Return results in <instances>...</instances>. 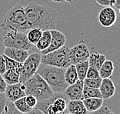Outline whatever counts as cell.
Instances as JSON below:
<instances>
[{"label":"cell","mask_w":120,"mask_h":114,"mask_svg":"<svg viewBox=\"0 0 120 114\" xmlns=\"http://www.w3.org/2000/svg\"><path fill=\"white\" fill-rule=\"evenodd\" d=\"M69 48L66 46L41 56V63L59 68H66L71 64L69 57Z\"/></svg>","instance_id":"6"},{"label":"cell","mask_w":120,"mask_h":114,"mask_svg":"<svg viewBox=\"0 0 120 114\" xmlns=\"http://www.w3.org/2000/svg\"><path fill=\"white\" fill-rule=\"evenodd\" d=\"M22 67L13 68V69L5 70V72L2 76L7 85H11V84H15L19 83V77L22 71Z\"/></svg>","instance_id":"16"},{"label":"cell","mask_w":120,"mask_h":114,"mask_svg":"<svg viewBox=\"0 0 120 114\" xmlns=\"http://www.w3.org/2000/svg\"><path fill=\"white\" fill-rule=\"evenodd\" d=\"M4 55L13 59V60H15L22 63L29 56V51L16 48L5 47Z\"/></svg>","instance_id":"15"},{"label":"cell","mask_w":120,"mask_h":114,"mask_svg":"<svg viewBox=\"0 0 120 114\" xmlns=\"http://www.w3.org/2000/svg\"><path fill=\"white\" fill-rule=\"evenodd\" d=\"M25 114H45L42 111H41L40 110L37 109V108H33L30 111H29L28 113H26Z\"/></svg>","instance_id":"36"},{"label":"cell","mask_w":120,"mask_h":114,"mask_svg":"<svg viewBox=\"0 0 120 114\" xmlns=\"http://www.w3.org/2000/svg\"><path fill=\"white\" fill-rule=\"evenodd\" d=\"M51 41V32L50 30H44L42 31V34L40 39L35 46L40 52L45 50L49 47Z\"/></svg>","instance_id":"21"},{"label":"cell","mask_w":120,"mask_h":114,"mask_svg":"<svg viewBox=\"0 0 120 114\" xmlns=\"http://www.w3.org/2000/svg\"><path fill=\"white\" fill-rule=\"evenodd\" d=\"M67 111L70 114H87L88 112L82 99L69 100L67 103Z\"/></svg>","instance_id":"17"},{"label":"cell","mask_w":120,"mask_h":114,"mask_svg":"<svg viewBox=\"0 0 120 114\" xmlns=\"http://www.w3.org/2000/svg\"><path fill=\"white\" fill-rule=\"evenodd\" d=\"M4 93L8 101L12 103L15 101L16 99L26 96L25 89H24V85L20 83L7 85Z\"/></svg>","instance_id":"12"},{"label":"cell","mask_w":120,"mask_h":114,"mask_svg":"<svg viewBox=\"0 0 120 114\" xmlns=\"http://www.w3.org/2000/svg\"><path fill=\"white\" fill-rule=\"evenodd\" d=\"M50 32H51L50 44L47 49H45V50L41 52L42 55L52 52V51L57 49L63 46L65 44L66 39H65V36L63 33H62L61 32H59V30H56L55 29H51Z\"/></svg>","instance_id":"11"},{"label":"cell","mask_w":120,"mask_h":114,"mask_svg":"<svg viewBox=\"0 0 120 114\" xmlns=\"http://www.w3.org/2000/svg\"><path fill=\"white\" fill-rule=\"evenodd\" d=\"M87 114H114V112L105 106H102L98 110L93 111V112L88 113Z\"/></svg>","instance_id":"29"},{"label":"cell","mask_w":120,"mask_h":114,"mask_svg":"<svg viewBox=\"0 0 120 114\" xmlns=\"http://www.w3.org/2000/svg\"><path fill=\"white\" fill-rule=\"evenodd\" d=\"M2 42L5 47H11L29 51L32 46L27 39L25 32L18 31H9L2 38Z\"/></svg>","instance_id":"7"},{"label":"cell","mask_w":120,"mask_h":114,"mask_svg":"<svg viewBox=\"0 0 120 114\" xmlns=\"http://www.w3.org/2000/svg\"><path fill=\"white\" fill-rule=\"evenodd\" d=\"M5 62L3 55H0V75H2L5 72Z\"/></svg>","instance_id":"33"},{"label":"cell","mask_w":120,"mask_h":114,"mask_svg":"<svg viewBox=\"0 0 120 114\" xmlns=\"http://www.w3.org/2000/svg\"><path fill=\"white\" fill-rule=\"evenodd\" d=\"M13 105H14V106L16 108V110L24 114L28 113L29 111L32 110V108H30L26 103V96L16 99L15 101L13 102Z\"/></svg>","instance_id":"26"},{"label":"cell","mask_w":120,"mask_h":114,"mask_svg":"<svg viewBox=\"0 0 120 114\" xmlns=\"http://www.w3.org/2000/svg\"><path fill=\"white\" fill-rule=\"evenodd\" d=\"M7 99L5 97V93H0V114L3 113L4 109L5 107V105H6L7 103Z\"/></svg>","instance_id":"32"},{"label":"cell","mask_w":120,"mask_h":114,"mask_svg":"<svg viewBox=\"0 0 120 114\" xmlns=\"http://www.w3.org/2000/svg\"><path fill=\"white\" fill-rule=\"evenodd\" d=\"M41 56L39 53H34L28 56L26 59L22 62V67L20 73L19 83L24 84L28 80H29L39 68L41 63Z\"/></svg>","instance_id":"8"},{"label":"cell","mask_w":120,"mask_h":114,"mask_svg":"<svg viewBox=\"0 0 120 114\" xmlns=\"http://www.w3.org/2000/svg\"><path fill=\"white\" fill-rule=\"evenodd\" d=\"M95 2L102 6H111L110 0H95Z\"/></svg>","instance_id":"35"},{"label":"cell","mask_w":120,"mask_h":114,"mask_svg":"<svg viewBox=\"0 0 120 114\" xmlns=\"http://www.w3.org/2000/svg\"><path fill=\"white\" fill-rule=\"evenodd\" d=\"M23 85L26 96H33L38 102L49 98L54 93L47 83L38 73H35Z\"/></svg>","instance_id":"4"},{"label":"cell","mask_w":120,"mask_h":114,"mask_svg":"<svg viewBox=\"0 0 120 114\" xmlns=\"http://www.w3.org/2000/svg\"><path fill=\"white\" fill-rule=\"evenodd\" d=\"M90 55L89 49L85 41H80L69 50L70 63L75 65L79 62L88 60Z\"/></svg>","instance_id":"9"},{"label":"cell","mask_w":120,"mask_h":114,"mask_svg":"<svg viewBox=\"0 0 120 114\" xmlns=\"http://www.w3.org/2000/svg\"><path fill=\"white\" fill-rule=\"evenodd\" d=\"M26 101L27 105L29 106L30 108L33 109V108L35 107V106L37 104V99H35V97H34L33 96H31V95H27L26 96Z\"/></svg>","instance_id":"31"},{"label":"cell","mask_w":120,"mask_h":114,"mask_svg":"<svg viewBox=\"0 0 120 114\" xmlns=\"http://www.w3.org/2000/svg\"><path fill=\"white\" fill-rule=\"evenodd\" d=\"M2 114H24V113H22L19 110H16V108L13 105V103L7 101Z\"/></svg>","instance_id":"28"},{"label":"cell","mask_w":120,"mask_h":114,"mask_svg":"<svg viewBox=\"0 0 120 114\" xmlns=\"http://www.w3.org/2000/svg\"><path fill=\"white\" fill-rule=\"evenodd\" d=\"M87 112H93L101 107L103 104V99L102 98H87L82 99Z\"/></svg>","instance_id":"18"},{"label":"cell","mask_w":120,"mask_h":114,"mask_svg":"<svg viewBox=\"0 0 120 114\" xmlns=\"http://www.w3.org/2000/svg\"><path fill=\"white\" fill-rule=\"evenodd\" d=\"M105 56L103 54H99V53L95 52L92 54H90L88 59L89 66L93 67L99 70L101 66L105 60Z\"/></svg>","instance_id":"19"},{"label":"cell","mask_w":120,"mask_h":114,"mask_svg":"<svg viewBox=\"0 0 120 114\" xmlns=\"http://www.w3.org/2000/svg\"><path fill=\"white\" fill-rule=\"evenodd\" d=\"M117 19V13L112 6H105L100 11L98 15L101 26L103 27H111L116 23Z\"/></svg>","instance_id":"10"},{"label":"cell","mask_w":120,"mask_h":114,"mask_svg":"<svg viewBox=\"0 0 120 114\" xmlns=\"http://www.w3.org/2000/svg\"><path fill=\"white\" fill-rule=\"evenodd\" d=\"M7 84L4 80V79L2 78V76L0 75V93H3L5 89H6Z\"/></svg>","instance_id":"34"},{"label":"cell","mask_w":120,"mask_h":114,"mask_svg":"<svg viewBox=\"0 0 120 114\" xmlns=\"http://www.w3.org/2000/svg\"><path fill=\"white\" fill-rule=\"evenodd\" d=\"M50 1H52V2H61L63 1V0H50Z\"/></svg>","instance_id":"39"},{"label":"cell","mask_w":120,"mask_h":114,"mask_svg":"<svg viewBox=\"0 0 120 114\" xmlns=\"http://www.w3.org/2000/svg\"><path fill=\"white\" fill-rule=\"evenodd\" d=\"M66 114H70V113H66Z\"/></svg>","instance_id":"41"},{"label":"cell","mask_w":120,"mask_h":114,"mask_svg":"<svg viewBox=\"0 0 120 114\" xmlns=\"http://www.w3.org/2000/svg\"><path fill=\"white\" fill-rule=\"evenodd\" d=\"M42 34V30L39 28H33L29 29L28 33L26 34L27 39L32 45H35L39 41Z\"/></svg>","instance_id":"24"},{"label":"cell","mask_w":120,"mask_h":114,"mask_svg":"<svg viewBox=\"0 0 120 114\" xmlns=\"http://www.w3.org/2000/svg\"><path fill=\"white\" fill-rule=\"evenodd\" d=\"M83 86V81L78 80L75 83L68 86V87L65 89L62 93L69 100L82 99Z\"/></svg>","instance_id":"13"},{"label":"cell","mask_w":120,"mask_h":114,"mask_svg":"<svg viewBox=\"0 0 120 114\" xmlns=\"http://www.w3.org/2000/svg\"><path fill=\"white\" fill-rule=\"evenodd\" d=\"M64 77L65 82L68 83V85H71V84L75 83L76 81L79 80L77 72H76V69L75 65L70 64L65 70Z\"/></svg>","instance_id":"22"},{"label":"cell","mask_w":120,"mask_h":114,"mask_svg":"<svg viewBox=\"0 0 120 114\" xmlns=\"http://www.w3.org/2000/svg\"><path fill=\"white\" fill-rule=\"evenodd\" d=\"M75 66L76 69V72H77L79 80L83 81L86 78V73L89 66L88 60L79 62V63L75 65Z\"/></svg>","instance_id":"23"},{"label":"cell","mask_w":120,"mask_h":114,"mask_svg":"<svg viewBox=\"0 0 120 114\" xmlns=\"http://www.w3.org/2000/svg\"><path fill=\"white\" fill-rule=\"evenodd\" d=\"M112 6L115 7L116 9V10L118 11V12H119V9H120V0H115V2H114Z\"/></svg>","instance_id":"37"},{"label":"cell","mask_w":120,"mask_h":114,"mask_svg":"<svg viewBox=\"0 0 120 114\" xmlns=\"http://www.w3.org/2000/svg\"><path fill=\"white\" fill-rule=\"evenodd\" d=\"M65 69L40 63L36 73L44 80L53 93H63L68 87L64 73Z\"/></svg>","instance_id":"2"},{"label":"cell","mask_w":120,"mask_h":114,"mask_svg":"<svg viewBox=\"0 0 120 114\" xmlns=\"http://www.w3.org/2000/svg\"><path fill=\"white\" fill-rule=\"evenodd\" d=\"M99 77V70L95 69L93 67L89 66L88 71L86 73V78L89 79H96Z\"/></svg>","instance_id":"30"},{"label":"cell","mask_w":120,"mask_h":114,"mask_svg":"<svg viewBox=\"0 0 120 114\" xmlns=\"http://www.w3.org/2000/svg\"><path fill=\"white\" fill-rule=\"evenodd\" d=\"M0 27L7 32L18 31L26 32L30 29L22 5L16 4L8 11Z\"/></svg>","instance_id":"3"},{"label":"cell","mask_w":120,"mask_h":114,"mask_svg":"<svg viewBox=\"0 0 120 114\" xmlns=\"http://www.w3.org/2000/svg\"><path fill=\"white\" fill-rule=\"evenodd\" d=\"M68 101L69 99L62 93H54L49 98L38 102L35 108L45 114H66Z\"/></svg>","instance_id":"5"},{"label":"cell","mask_w":120,"mask_h":114,"mask_svg":"<svg viewBox=\"0 0 120 114\" xmlns=\"http://www.w3.org/2000/svg\"><path fill=\"white\" fill-rule=\"evenodd\" d=\"M99 89L102 99H110L111 97L114 96L116 92L115 85H114L113 81L110 78L102 79Z\"/></svg>","instance_id":"14"},{"label":"cell","mask_w":120,"mask_h":114,"mask_svg":"<svg viewBox=\"0 0 120 114\" xmlns=\"http://www.w3.org/2000/svg\"><path fill=\"white\" fill-rule=\"evenodd\" d=\"M87 98H102L99 89L91 88L89 86H84L82 90V100Z\"/></svg>","instance_id":"25"},{"label":"cell","mask_w":120,"mask_h":114,"mask_svg":"<svg viewBox=\"0 0 120 114\" xmlns=\"http://www.w3.org/2000/svg\"><path fill=\"white\" fill-rule=\"evenodd\" d=\"M101 81H102V79L100 77L96 78V79L86 78L85 80H83V83H84V86H89V87L99 89L100 84H101Z\"/></svg>","instance_id":"27"},{"label":"cell","mask_w":120,"mask_h":114,"mask_svg":"<svg viewBox=\"0 0 120 114\" xmlns=\"http://www.w3.org/2000/svg\"><path fill=\"white\" fill-rule=\"evenodd\" d=\"M114 71V65L112 61L111 60H105L102 65L99 69V77L101 79L110 78L112 75Z\"/></svg>","instance_id":"20"},{"label":"cell","mask_w":120,"mask_h":114,"mask_svg":"<svg viewBox=\"0 0 120 114\" xmlns=\"http://www.w3.org/2000/svg\"><path fill=\"white\" fill-rule=\"evenodd\" d=\"M110 2H111V6H112L114 2H115V0H110Z\"/></svg>","instance_id":"40"},{"label":"cell","mask_w":120,"mask_h":114,"mask_svg":"<svg viewBox=\"0 0 120 114\" xmlns=\"http://www.w3.org/2000/svg\"><path fill=\"white\" fill-rule=\"evenodd\" d=\"M24 9L30 29L39 28L42 31L55 29L58 18V12L55 9L30 2Z\"/></svg>","instance_id":"1"},{"label":"cell","mask_w":120,"mask_h":114,"mask_svg":"<svg viewBox=\"0 0 120 114\" xmlns=\"http://www.w3.org/2000/svg\"><path fill=\"white\" fill-rule=\"evenodd\" d=\"M63 1L68 2V3L73 4V3H75V2H76V1H77V0H63Z\"/></svg>","instance_id":"38"}]
</instances>
